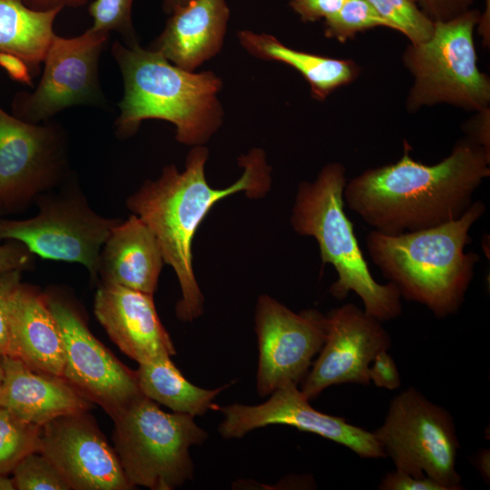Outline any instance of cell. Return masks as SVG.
Masks as SVG:
<instances>
[{"label": "cell", "instance_id": "cell-1", "mask_svg": "<svg viewBox=\"0 0 490 490\" xmlns=\"http://www.w3.org/2000/svg\"><path fill=\"white\" fill-rule=\"evenodd\" d=\"M410 146L397 162L364 171L348 181L343 198L373 230L397 235L461 217L490 175V152L466 137L438 163L412 159Z\"/></svg>", "mask_w": 490, "mask_h": 490}, {"label": "cell", "instance_id": "cell-2", "mask_svg": "<svg viewBox=\"0 0 490 490\" xmlns=\"http://www.w3.org/2000/svg\"><path fill=\"white\" fill-rule=\"evenodd\" d=\"M209 151L194 146L185 168L174 164L163 168L156 180H147L126 200L127 208L152 230L160 244L164 263L178 279L181 299L176 305L177 318L192 321L203 313V295L197 283L191 245L195 232L212 206L221 199L244 191L250 198L267 194L271 183L270 167L265 152L253 149L238 159L242 175L224 189H214L205 178Z\"/></svg>", "mask_w": 490, "mask_h": 490}, {"label": "cell", "instance_id": "cell-3", "mask_svg": "<svg viewBox=\"0 0 490 490\" xmlns=\"http://www.w3.org/2000/svg\"><path fill=\"white\" fill-rule=\"evenodd\" d=\"M485 211V203L475 201L458 219L436 227L397 235L372 230L366 238L368 255L401 298L446 318L459 311L474 278L479 256L466 247Z\"/></svg>", "mask_w": 490, "mask_h": 490}, {"label": "cell", "instance_id": "cell-4", "mask_svg": "<svg viewBox=\"0 0 490 490\" xmlns=\"http://www.w3.org/2000/svg\"><path fill=\"white\" fill-rule=\"evenodd\" d=\"M112 54L124 84L115 121L120 139L135 134L148 119L173 123L177 141L191 146L202 145L220 127L224 113L218 93L222 82L213 72L184 70L138 43L114 41Z\"/></svg>", "mask_w": 490, "mask_h": 490}, {"label": "cell", "instance_id": "cell-5", "mask_svg": "<svg viewBox=\"0 0 490 490\" xmlns=\"http://www.w3.org/2000/svg\"><path fill=\"white\" fill-rule=\"evenodd\" d=\"M347 181L346 169L339 162L327 163L314 181H301L290 222L297 233L317 240L322 264L335 269L338 279L329 287L332 297L342 300L352 291L368 314L389 321L402 314V298L392 282L378 283L368 269L344 210Z\"/></svg>", "mask_w": 490, "mask_h": 490}, {"label": "cell", "instance_id": "cell-6", "mask_svg": "<svg viewBox=\"0 0 490 490\" xmlns=\"http://www.w3.org/2000/svg\"><path fill=\"white\" fill-rule=\"evenodd\" d=\"M113 441L131 486L172 490L193 478L190 447L207 433L183 413H166L142 396L114 419Z\"/></svg>", "mask_w": 490, "mask_h": 490}, {"label": "cell", "instance_id": "cell-7", "mask_svg": "<svg viewBox=\"0 0 490 490\" xmlns=\"http://www.w3.org/2000/svg\"><path fill=\"white\" fill-rule=\"evenodd\" d=\"M480 14L470 9L436 22L427 41L406 48L403 63L414 78L406 103L408 112L438 103L475 112L489 107L490 80L477 66L474 41Z\"/></svg>", "mask_w": 490, "mask_h": 490}, {"label": "cell", "instance_id": "cell-8", "mask_svg": "<svg viewBox=\"0 0 490 490\" xmlns=\"http://www.w3.org/2000/svg\"><path fill=\"white\" fill-rule=\"evenodd\" d=\"M38 212L28 219L0 217V241L16 240L44 260L78 263L96 283L98 259L112 230L122 220L95 212L75 174L34 201Z\"/></svg>", "mask_w": 490, "mask_h": 490}, {"label": "cell", "instance_id": "cell-9", "mask_svg": "<svg viewBox=\"0 0 490 490\" xmlns=\"http://www.w3.org/2000/svg\"><path fill=\"white\" fill-rule=\"evenodd\" d=\"M373 434L396 470L428 476L446 490L463 488L456 467L460 445L454 419L416 387L391 399L383 424Z\"/></svg>", "mask_w": 490, "mask_h": 490}, {"label": "cell", "instance_id": "cell-10", "mask_svg": "<svg viewBox=\"0 0 490 490\" xmlns=\"http://www.w3.org/2000/svg\"><path fill=\"white\" fill-rule=\"evenodd\" d=\"M72 173L68 136L61 124L26 122L0 106V214L25 211Z\"/></svg>", "mask_w": 490, "mask_h": 490}, {"label": "cell", "instance_id": "cell-11", "mask_svg": "<svg viewBox=\"0 0 490 490\" xmlns=\"http://www.w3.org/2000/svg\"><path fill=\"white\" fill-rule=\"evenodd\" d=\"M109 33L92 27L80 35H54L44 61L42 78L33 93L19 92L13 115L30 123L50 120L75 105L106 103L99 81V58Z\"/></svg>", "mask_w": 490, "mask_h": 490}, {"label": "cell", "instance_id": "cell-12", "mask_svg": "<svg viewBox=\"0 0 490 490\" xmlns=\"http://www.w3.org/2000/svg\"><path fill=\"white\" fill-rule=\"evenodd\" d=\"M44 295L63 338V378L114 419L143 396L135 371L122 364L92 334L80 311L68 299L54 291Z\"/></svg>", "mask_w": 490, "mask_h": 490}, {"label": "cell", "instance_id": "cell-13", "mask_svg": "<svg viewBox=\"0 0 490 490\" xmlns=\"http://www.w3.org/2000/svg\"><path fill=\"white\" fill-rule=\"evenodd\" d=\"M259 363L257 391L271 394L308 374L326 338V316L315 309L296 313L275 299L259 297L255 313Z\"/></svg>", "mask_w": 490, "mask_h": 490}, {"label": "cell", "instance_id": "cell-14", "mask_svg": "<svg viewBox=\"0 0 490 490\" xmlns=\"http://www.w3.org/2000/svg\"><path fill=\"white\" fill-rule=\"evenodd\" d=\"M391 346L382 322L364 309L353 303L333 309L326 315L325 341L301 382V392L310 401L331 386L369 385L371 362Z\"/></svg>", "mask_w": 490, "mask_h": 490}, {"label": "cell", "instance_id": "cell-15", "mask_svg": "<svg viewBox=\"0 0 490 490\" xmlns=\"http://www.w3.org/2000/svg\"><path fill=\"white\" fill-rule=\"evenodd\" d=\"M220 410L224 417L219 431L224 438H240L257 428L286 425L342 445L361 458H386L373 432L316 410L294 383L276 388L262 404H233Z\"/></svg>", "mask_w": 490, "mask_h": 490}, {"label": "cell", "instance_id": "cell-16", "mask_svg": "<svg viewBox=\"0 0 490 490\" xmlns=\"http://www.w3.org/2000/svg\"><path fill=\"white\" fill-rule=\"evenodd\" d=\"M40 452L74 490H129L118 456L86 412L60 416L42 428Z\"/></svg>", "mask_w": 490, "mask_h": 490}, {"label": "cell", "instance_id": "cell-17", "mask_svg": "<svg viewBox=\"0 0 490 490\" xmlns=\"http://www.w3.org/2000/svg\"><path fill=\"white\" fill-rule=\"evenodd\" d=\"M152 296L118 285L99 284L94 297L97 320L112 341L139 364L176 354Z\"/></svg>", "mask_w": 490, "mask_h": 490}, {"label": "cell", "instance_id": "cell-18", "mask_svg": "<svg viewBox=\"0 0 490 490\" xmlns=\"http://www.w3.org/2000/svg\"><path fill=\"white\" fill-rule=\"evenodd\" d=\"M149 48L176 66L194 72L221 49L230 18L225 0H189L171 12Z\"/></svg>", "mask_w": 490, "mask_h": 490}, {"label": "cell", "instance_id": "cell-19", "mask_svg": "<svg viewBox=\"0 0 490 490\" xmlns=\"http://www.w3.org/2000/svg\"><path fill=\"white\" fill-rule=\"evenodd\" d=\"M0 406L38 426L60 416L87 412L92 402L64 378L34 370L19 358H1Z\"/></svg>", "mask_w": 490, "mask_h": 490}, {"label": "cell", "instance_id": "cell-20", "mask_svg": "<svg viewBox=\"0 0 490 490\" xmlns=\"http://www.w3.org/2000/svg\"><path fill=\"white\" fill-rule=\"evenodd\" d=\"M10 356L31 368L63 377L64 343L44 293L21 282L8 307Z\"/></svg>", "mask_w": 490, "mask_h": 490}, {"label": "cell", "instance_id": "cell-21", "mask_svg": "<svg viewBox=\"0 0 490 490\" xmlns=\"http://www.w3.org/2000/svg\"><path fill=\"white\" fill-rule=\"evenodd\" d=\"M163 264L156 236L132 214L112 230L103 245L97 279L99 284L118 285L153 295Z\"/></svg>", "mask_w": 490, "mask_h": 490}, {"label": "cell", "instance_id": "cell-22", "mask_svg": "<svg viewBox=\"0 0 490 490\" xmlns=\"http://www.w3.org/2000/svg\"><path fill=\"white\" fill-rule=\"evenodd\" d=\"M238 38L251 55L278 61L297 70L309 83L313 98L323 101L329 93L353 82L359 67L351 60L329 58L292 49L275 36L242 30Z\"/></svg>", "mask_w": 490, "mask_h": 490}, {"label": "cell", "instance_id": "cell-23", "mask_svg": "<svg viewBox=\"0 0 490 490\" xmlns=\"http://www.w3.org/2000/svg\"><path fill=\"white\" fill-rule=\"evenodd\" d=\"M62 10L39 11L23 0H0V53L20 57L36 74L55 35L54 23Z\"/></svg>", "mask_w": 490, "mask_h": 490}, {"label": "cell", "instance_id": "cell-24", "mask_svg": "<svg viewBox=\"0 0 490 490\" xmlns=\"http://www.w3.org/2000/svg\"><path fill=\"white\" fill-rule=\"evenodd\" d=\"M141 393L173 412L191 416L204 415L214 405L215 397L228 385L205 389L189 382L171 358L139 364L135 371Z\"/></svg>", "mask_w": 490, "mask_h": 490}, {"label": "cell", "instance_id": "cell-25", "mask_svg": "<svg viewBox=\"0 0 490 490\" xmlns=\"http://www.w3.org/2000/svg\"><path fill=\"white\" fill-rule=\"evenodd\" d=\"M43 426L0 406V473L8 475L26 455L40 452Z\"/></svg>", "mask_w": 490, "mask_h": 490}, {"label": "cell", "instance_id": "cell-26", "mask_svg": "<svg viewBox=\"0 0 490 490\" xmlns=\"http://www.w3.org/2000/svg\"><path fill=\"white\" fill-rule=\"evenodd\" d=\"M389 24L405 34L411 44L427 41L435 23L419 8L416 0H367Z\"/></svg>", "mask_w": 490, "mask_h": 490}, {"label": "cell", "instance_id": "cell-27", "mask_svg": "<svg viewBox=\"0 0 490 490\" xmlns=\"http://www.w3.org/2000/svg\"><path fill=\"white\" fill-rule=\"evenodd\" d=\"M377 26L390 27L367 0H347L332 16L325 19L324 34L340 43Z\"/></svg>", "mask_w": 490, "mask_h": 490}, {"label": "cell", "instance_id": "cell-28", "mask_svg": "<svg viewBox=\"0 0 490 490\" xmlns=\"http://www.w3.org/2000/svg\"><path fill=\"white\" fill-rule=\"evenodd\" d=\"M18 490H70L55 466L41 452L24 456L11 472Z\"/></svg>", "mask_w": 490, "mask_h": 490}, {"label": "cell", "instance_id": "cell-29", "mask_svg": "<svg viewBox=\"0 0 490 490\" xmlns=\"http://www.w3.org/2000/svg\"><path fill=\"white\" fill-rule=\"evenodd\" d=\"M133 0H93L89 13L93 17L92 28L110 33L119 32L127 45L137 43L132 24V5Z\"/></svg>", "mask_w": 490, "mask_h": 490}, {"label": "cell", "instance_id": "cell-30", "mask_svg": "<svg viewBox=\"0 0 490 490\" xmlns=\"http://www.w3.org/2000/svg\"><path fill=\"white\" fill-rule=\"evenodd\" d=\"M22 270L0 271V358L10 356L8 307L10 299L22 282Z\"/></svg>", "mask_w": 490, "mask_h": 490}, {"label": "cell", "instance_id": "cell-31", "mask_svg": "<svg viewBox=\"0 0 490 490\" xmlns=\"http://www.w3.org/2000/svg\"><path fill=\"white\" fill-rule=\"evenodd\" d=\"M387 351L382 350L375 356L369 366L368 377L376 387L394 390L400 387L401 379L397 364Z\"/></svg>", "mask_w": 490, "mask_h": 490}, {"label": "cell", "instance_id": "cell-32", "mask_svg": "<svg viewBox=\"0 0 490 490\" xmlns=\"http://www.w3.org/2000/svg\"><path fill=\"white\" fill-rule=\"evenodd\" d=\"M421 11L434 23L454 19L472 9L475 0H416Z\"/></svg>", "mask_w": 490, "mask_h": 490}, {"label": "cell", "instance_id": "cell-33", "mask_svg": "<svg viewBox=\"0 0 490 490\" xmlns=\"http://www.w3.org/2000/svg\"><path fill=\"white\" fill-rule=\"evenodd\" d=\"M347 0H290L289 6L304 22L327 19L335 15Z\"/></svg>", "mask_w": 490, "mask_h": 490}, {"label": "cell", "instance_id": "cell-34", "mask_svg": "<svg viewBox=\"0 0 490 490\" xmlns=\"http://www.w3.org/2000/svg\"><path fill=\"white\" fill-rule=\"evenodd\" d=\"M380 490H446L428 476L416 477L402 471L388 472L382 478Z\"/></svg>", "mask_w": 490, "mask_h": 490}, {"label": "cell", "instance_id": "cell-35", "mask_svg": "<svg viewBox=\"0 0 490 490\" xmlns=\"http://www.w3.org/2000/svg\"><path fill=\"white\" fill-rule=\"evenodd\" d=\"M34 255L23 243L8 240L0 244V271L32 269Z\"/></svg>", "mask_w": 490, "mask_h": 490}, {"label": "cell", "instance_id": "cell-36", "mask_svg": "<svg viewBox=\"0 0 490 490\" xmlns=\"http://www.w3.org/2000/svg\"><path fill=\"white\" fill-rule=\"evenodd\" d=\"M466 137L490 152V110L489 107L476 111L464 126Z\"/></svg>", "mask_w": 490, "mask_h": 490}, {"label": "cell", "instance_id": "cell-37", "mask_svg": "<svg viewBox=\"0 0 490 490\" xmlns=\"http://www.w3.org/2000/svg\"><path fill=\"white\" fill-rule=\"evenodd\" d=\"M0 66L13 80L28 86L33 85L32 72L27 64L20 57L6 53H0Z\"/></svg>", "mask_w": 490, "mask_h": 490}, {"label": "cell", "instance_id": "cell-38", "mask_svg": "<svg viewBox=\"0 0 490 490\" xmlns=\"http://www.w3.org/2000/svg\"><path fill=\"white\" fill-rule=\"evenodd\" d=\"M91 0H23L32 9L45 11L54 8L80 7Z\"/></svg>", "mask_w": 490, "mask_h": 490}, {"label": "cell", "instance_id": "cell-39", "mask_svg": "<svg viewBox=\"0 0 490 490\" xmlns=\"http://www.w3.org/2000/svg\"><path fill=\"white\" fill-rule=\"evenodd\" d=\"M489 450L482 449L475 457V465L485 479L489 480Z\"/></svg>", "mask_w": 490, "mask_h": 490}, {"label": "cell", "instance_id": "cell-40", "mask_svg": "<svg viewBox=\"0 0 490 490\" xmlns=\"http://www.w3.org/2000/svg\"><path fill=\"white\" fill-rule=\"evenodd\" d=\"M489 0H487L485 10L483 14H480L477 24L479 25V32L485 39V43L489 42Z\"/></svg>", "mask_w": 490, "mask_h": 490}, {"label": "cell", "instance_id": "cell-41", "mask_svg": "<svg viewBox=\"0 0 490 490\" xmlns=\"http://www.w3.org/2000/svg\"><path fill=\"white\" fill-rule=\"evenodd\" d=\"M15 485L13 478H10L5 474L0 473V490H14Z\"/></svg>", "mask_w": 490, "mask_h": 490}, {"label": "cell", "instance_id": "cell-42", "mask_svg": "<svg viewBox=\"0 0 490 490\" xmlns=\"http://www.w3.org/2000/svg\"><path fill=\"white\" fill-rule=\"evenodd\" d=\"M188 1L189 0H164L163 2L164 11L167 13H171V11L173 9L174 6L184 4Z\"/></svg>", "mask_w": 490, "mask_h": 490}, {"label": "cell", "instance_id": "cell-43", "mask_svg": "<svg viewBox=\"0 0 490 490\" xmlns=\"http://www.w3.org/2000/svg\"><path fill=\"white\" fill-rule=\"evenodd\" d=\"M2 380H3V369H2L1 358H0V388L2 386Z\"/></svg>", "mask_w": 490, "mask_h": 490}]
</instances>
